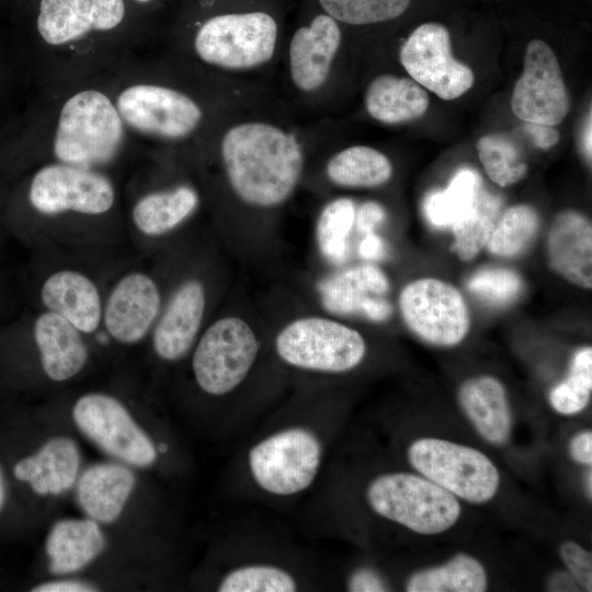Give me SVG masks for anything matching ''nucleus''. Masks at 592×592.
Returning <instances> with one entry per match:
<instances>
[{"label":"nucleus","mask_w":592,"mask_h":592,"mask_svg":"<svg viewBox=\"0 0 592 592\" xmlns=\"http://www.w3.org/2000/svg\"><path fill=\"white\" fill-rule=\"evenodd\" d=\"M218 157L231 193L258 209L286 203L305 168L297 135L269 118H242L227 126L219 136Z\"/></svg>","instance_id":"obj_1"},{"label":"nucleus","mask_w":592,"mask_h":592,"mask_svg":"<svg viewBox=\"0 0 592 592\" xmlns=\"http://www.w3.org/2000/svg\"><path fill=\"white\" fill-rule=\"evenodd\" d=\"M282 33L276 0H219L192 36L196 58L226 72H248L274 58Z\"/></svg>","instance_id":"obj_2"},{"label":"nucleus","mask_w":592,"mask_h":592,"mask_svg":"<svg viewBox=\"0 0 592 592\" xmlns=\"http://www.w3.org/2000/svg\"><path fill=\"white\" fill-rule=\"evenodd\" d=\"M409 468L463 504L487 505L500 497L503 476L498 464L481 448L443 435L420 434L405 445Z\"/></svg>","instance_id":"obj_3"},{"label":"nucleus","mask_w":592,"mask_h":592,"mask_svg":"<svg viewBox=\"0 0 592 592\" xmlns=\"http://www.w3.org/2000/svg\"><path fill=\"white\" fill-rule=\"evenodd\" d=\"M363 496L374 515L420 536L447 534L464 515L458 499L411 469L372 477Z\"/></svg>","instance_id":"obj_4"},{"label":"nucleus","mask_w":592,"mask_h":592,"mask_svg":"<svg viewBox=\"0 0 592 592\" xmlns=\"http://www.w3.org/2000/svg\"><path fill=\"white\" fill-rule=\"evenodd\" d=\"M125 128L114 100L96 89L80 90L60 107L53 155L58 162L94 170L117 156Z\"/></svg>","instance_id":"obj_5"},{"label":"nucleus","mask_w":592,"mask_h":592,"mask_svg":"<svg viewBox=\"0 0 592 592\" xmlns=\"http://www.w3.org/2000/svg\"><path fill=\"white\" fill-rule=\"evenodd\" d=\"M322 458L321 437L309 426L291 425L254 443L247 463L261 490L275 497H292L314 483Z\"/></svg>","instance_id":"obj_6"},{"label":"nucleus","mask_w":592,"mask_h":592,"mask_svg":"<svg viewBox=\"0 0 592 592\" xmlns=\"http://www.w3.org/2000/svg\"><path fill=\"white\" fill-rule=\"evenodd\" d=\"M285 364L308 372L342 374L358 367L367 353L363 335L339 321L303 317L287 323L274 340Z\"/></svg>","instance_id":"obj_7"},{"label":"nucleus","mask_w":592,"mask_h":592,"mask_svg":"<svg viewBox=\"0 0 592 592\" xmlns=\"http://www.w3.org/2000/svg\"><path fill=\"white\" fill-rule=\"evenodd\" d=\"M114 103L125 127L162 141H182L197 133L205 119L202 104L175 87L136 82L126 86Z\"/></svg>","instance_id":"obj_8"},{"label":"nucleus","mask_w":592,"mask_h":592,"mask_svg":"<svg viewBox=\"0 0 592 592\" xmlns=\"http://www.w3.org/2000/svg\"><path fill=\"white\" fill-rule=\"evenodd\" d=\"M260 342L251 326L236 316L216 320L201 337L192 358L198 387L210 396L234 391L251 372Z\"/></svg>","instance_id":"obj_9"},{"label":"nucleus","mask_w":592,"mask_h":592,"mask_svg":"<svg viewBox=\"0 0 592 592\" xmlns=\"http://www.w3.org/2000/svg\"><path fill=\"white\" fill-rule=\"evenodd\" d=\"M399 308L409 330L434 346H456L469 331L470 318L462 293L439 278L407 284L399 295Z\"/></svg>","instance_id":"obj_10"},{"label":"nucleus","mask_w":592,"mask_h":592,"mask_svg":"<svg viewBox=\"0 0 592 592\" xmlns=\"http://www.w3.org/2000/svg\"><path fill=\"white\" fill-rule=\"evenodd\" d=\"M27 198L31 206L43 215L65 212L101 215L112 208L115 191L112 182L93 169L57 162L35 172Z\"/></svg>","instance_id":"obj_11"},{"label":"nucleus","mask_w":592,"mask_h":592,"mask_svg":"<svg viewBox=\"0 0 592 592\" xmlns=\"http://www.w3.org/2000/svg\"><path fill=\"white\" fill-rule=\"evenodd\" d=\"M72 417L79 430L111 456L137 467L157 460L155 444L115 398L84 395L77 400Z\"/></svg>","instance_id":"obj_12"},{"label":"nucleus","mask_w":592,"mask_h":592,"mask_svg":"<svg viewBox=\"0 0 592 592\" xmlns=\"http://www.w3.org/2000/svg\"><path fill=\"white\" fill-rule=\"evenodd\" d=\"M399 59L412 80L443 100H454L474 84L473 70L455 59L448 31L437 23L418 26L400 48Z\"/></svg>","instance_id":"obj_13"},{"label":"nucleus","mask_w":592,"mask_h":592,"mask_svg":"<svg viewBox=\"0 0 592 592\" xmlns=\"http://www.w3.org/2000/svg\"><path fill=\"white\" fill-rule=\"evenodd\" d=\"M570 101L553 49L540 39L526 47L522 76L511 98V109L526 123L556 126L569 112Z\"/></svg>","instance_id":"obj_14"},{"label":"nucleus","mask_w":592,"mask_h":592,"mask_svg":"<svg viewBox=\"0 0 592 592\" xmlns=\"http://www.w3.org/2000/svg\"><path fill=\"white\" fill-rule=\"evenodd\" d=\"M341 43V24L315 7L295 27L287 46L288 77L296 91L312 95L325 88Z\"/></svg>","instance_id":"obj_15"},{"label":"nucleus","mask_w":592,"mask_h":592,"mask_svg":"<svg viewBox=\"0 0 592 592\" xmlns=\"http://www.w3.org/2000/svg\"><path fill=\"white\" fill-rule=\"evenodd\" d=\"M323 308L335 315H361L382 322L391 314L390 304L383 298L389 291L385 273L372 264L346 269L318 283Z\"/></svg>","instance_id":"obj_16"},{"label":"nucleus","mask_w":592,"mask_h":592,"mask_svg":"<svg viewBox=\"0 0 592 592\" xmlns=\"http://www.w3.org/2000/svg\"><path fill=\"white\" fill-rule=\"evenodd\" d=\"M456 399L465 420L486 444L503 448L511 443L514 414L499 378L488 374L471 376L458 386Z\"/></svg>","instance_id":"obj_17"},{"label":"nucleus","mask_w":592,"mask_h":592,"mask_svg":"<svg viewBox=\"0 0 592 592\" xmlns=\"http://www.w3.org/2000/svg\"><path fill=\"white\" fill-rule=\"evenodd\" d=\"M160 305V292L152 278L143 273L128 274L109 296L104 310L106 330L121 343H136L151 328Z\"/></svg>","instance_id":"obj_18"},{"label":"nucleus","mask_w":592,"mask_h":592,"mask_svg":"<svg viewBox=\"0 0 592 592\" xmlns=\"http://www.w3.org/2000/svg\"><path fill=\"white\" fill-rule=\"evenodd\" d=\"M205 307V288L200 281L190 280L179 286L153 331L152 344L160 358L177 361L186 354L201 328Z\"/></svg>","instance_id":"obj_19"},{"label":"nucleus","mask_w":592,"mask_h":592,"mask_svg":"<svg viewBox=\"0 0 592 592\" xmlns=\"http://www.w3.org/2000/svg\"><path fill=\"white\" fill-rule=\"evenodd\" d=\"M547 257L550 267L582 288L592 286V226L579 212L558 214L548 231Z\"/></svg>","instance_id":"obj_20"},{"label":"nucleus","mask_w":592,"mask_h":592,"mask_svg":"<svg viewBox=\"0 0 592 592\" xmlns=\"http://www.w3.org/2000/svg\"><path fill=\"white\" fill-rule=\"evenodd\" d=\"M34 341L45 374L55 382L76 376L88 358L86 344L73 327L61 316L46 311L34 323Z\"/></svg>","instance_id":"obj_21"},{"label":"nucleus","mask_w":592,"mask_h":592,"mask_svg":"<svg viewBox=\"0 0 592 592\" xmlns=\"http://www.w3.org/2000/svg\"><path fill=\"white\" fill-rule=\"evenodd\" d=\"M79 466L76 443L69 437H54L34 455L20 459L13 475L27 482L37 494H60L75 485Z\"/></svg>","instance_id":"obj_22"},{"label":"nucleus","mask_w":592,"mask_h":592,"mask_svg":"<svg viewBox=\"0 0 592 592\" xmlns=\"http://www.w3.org/2000/svg\"><path fill=\"white\" fill-rule=\"evenodd\" d=\"M43 304L69 321L79 331L91 333L101 320V300L96 286L86 275L62 270L52 274L41 289Z\"/></svg>","instance_id":"obj_23"},{"label":"nucleus","mask_w":592,"mask_h":592,"mask_svg":"<svg viewBox=\"0 0 592 592\" xmlns=\"http://www.w3.org/2000/svg\"><path fill=\"white\" fill-rule=\"evenodd\" d=\"M133 471L118 464L103 463L87 468L77 483V500L89 519L114 522L135 487Z\"/></svg>","instance_id":"obj_24"},{"label":"nucleus","mask_w":592,"mask_h":592,"mask_svg":"<svg viewBox=\"0 0 592 592\" xmlns=\"http://www.w3.org/2000/svg\"><path fill=\"white\" fill-rule=\"evenodd\" d=\"M103 547L104 536L94 520H61L52 527L45 544L49 571L54 574L79 571Z\"/></svg>","instance_id":"obj_25"},{"label":"nucleus","mask_w":592,"mask_h":592,"mask_svg":"<svg viewBox=\"0 0 592 592\" xmlns=\"http://www.w3.org/2000/svg\"><path fill=\"white\" fill-rule=\"evenodd\" d=\"M364 101L367 113L384 124L413 121L429 107V95L419 83L386 73L369 82Z\"/></svg>","instance_id":"obj_26"},{"label":"nucleus","mask_w":592,"mask_h":592,"mask_svg":"<svg viewBox=\"0 0 592 592\" xmlns=\"http://www.w3.org/2000/svg\"><path fill=\"white\" fill-rule=\"evenodd\" d=\"M490 577L483 561L469 553L412 571L403 583L407 592H483Z\"/></svg>","instance_id":"obj_27"},{"label":"nucleus","mask_w":592,"mask_h":592,"mask_svg":"<svg viewBox=\"0 0 592 592\" xmlns=\"http://www.w3.org/2000/svg\"><path fill=\"white\" fill-rule=\"evenodd\" d=\"M196 190L182 184L148 193L134 205L132 218L137 229L147 236H160L181 225L196 209Z\"/></svg>","instance_id":"obj_28"},{"label":"nucleus","mask_w":592,"mask_h":592,"mask_svg":"<svg viewBox=\"0 0 592 592\" xmlns=\"http://www.w3.org/2000/svg\"><path fill=\"white\" fill-rule=\"evenodd\" d=\"M326 174L338 186L376 187L389 181L392 164L382 151L369 146L354 145L330 157Z\"/></svg>","instance_id":"obj_29"},{"label":"nucleus","mask_w":592,"mask_h":592,"mask_svg":"<svg viewBox=\"0 0 592 592\" xmlns=\"http://www.w3.org/2000/svg\"><path fill=\"white\" fill-rule=\"evenodd\" d=\"M36 26L49 46L73 44L93 31L92 0H41Z\"/></svg>","instance_id":"obj_30"},{"label":"nucleus","mask_w":592,"mask_h":592,"mask_svg":"<svg viewBox=\"0 0 592 592\" xmlns=\"http://www.w3.org/2000/svg\"><path fill=\"white\" fill-rule=\"evenodd\" d=\"M501 208V197L481 186L470 207L451 226L454 250L463 261L474 259L487 244Z\"/></svg>","instance_id":"obj_31"},{"label":"nucleus","mask_w":592,"mask_h":592,"mask_svg":"<svg viewBox=\"0 0 592 592\" xmlns=\"http://www.w3.org/2000/svg\"><path fill=\"white\" fill-rule=\"evenodd\" d=\"M592 397V348L578 349L571 356L566 376L554 385L547 396L550 409L570 418L587 410Z\"/></svg>","instance_id":"obj_32"},{"label":"nucleus","mask_w":592,"mask_h":592,"mask_svg":"<svg viewBox=\"0 0 592 592\" xmlns=\"http://www.w3.org/2000/svg\"><path fill=\"white\" fill-rule=\"evenodd\" d=\"M481 186L477 171L458 170L445 190L426 196L423 210L428 220L439 228L451 227L470 207Z\"/></svg>","instance_id":"obj_33"},{"label":"nucleus","mask_w":592,"mask_h":592,"mask_svg":"<svg viewBox=\"0 0 592 592\" xmlns=\"http://www.w3.org/2000/svg\"><path fill=\"white\" fill-rule=\"evenodd\" d=\"M538 227L539 217L532 206H511L501 213L486 246L498 257L517 255L533 241Z\"/></svg>","instance_id":"obj_34"},{"label":"nucleus","mask_w":592,"mask_h":592,"mask_svg":"<svg viewBox=\"0 0 592 592\" xmlns=\"http://www.w3.org/2000/svg\"><path fill=\"white\" fill-rule=\"evenodd\" d=\"M355 205L348 197L329 202L317 221V242L323 258L341 264L348 257V237L354 226Z\"/></svg>","instance_id":"obj_35"},{"label":"nucleus","mask_w":592,"mask_h":592,"mask_svg":"<svg viewBox=\"0 0 592 592\" xmlns=\"http://www.w3.org/2000/svg\"><path fill=\"white\" fill-rule=\"evenodd\" d=\"M219 592H294L298 590L295 576L284 567L259 562L236 567L218 584Z\"/></svg>","instance_id":"obj_36"},{"label":"nucleus","mask_w":592,"mask_h":592,"mask_svg":"<svg viewBox=\"0 0 592 592\" xmlns=\"http://www.w3.org/2000/svg\"><path fill=\"white\" fill-rule=\"evenodd\" d=\"M411 0H314V5L340 24L362 26L400 16Z\"/></svg>","instance_id":"obj_37"},{"label":"nucleus","mask_w":592,"mask_h":592,"mask_svg":"<svg viewBox=\"0 0 592 592\" xmlns=\"http://www.w3.org/2000/svg\"><path fill=\"white\" fill-rule=\"evenodd\" d=\"M479 160L491 181L505 187L524 178L527 166L517 147L505 136L486 135L477 143Z\"/></svg>","instance_id":"obj_38"},{"label":"nucleus","mask_w":592,"mask_h":592,"mask_svg":"<svg viewBox=\"0 0 592 592\" xmlns=\"http://www.w3.org/2000/svg\"><path fill=\"white\" fill-rule=\"evenodd\" d=\"M521 288L522 282L517 273L502 267L481 269L467 282V289L471 294L494 306L512 303Z\"/></svg>","instance_id":"obj_39"},{"label":"nucleus","mask_w":592,"mask_h":592,"mask_svg":"<svg viewBox=\"0 0 592 592\" xmlns=\"http://www.w3.org/2000/svg\"><path fill=\"white\" fill-rule=\"evenodd\" d=\"M558 557L566 572L583 591H592V555L574 539H562L557 545Z\"/></svg>","instance_id":"obj_40"},{"label":"nucleus","mask_w":592,"mask_h":592,"mask_svg":"<svg viewBox=\"0 0 592 592\" xmlns=\"http://www.w3.org/2000/svg\"><path fill=\"white\" fill-rule=\"evenodd\" d=\"M124 15V0H92V23L95 32L114 30L122 23Z\"/></svg>","instance_id":"obj_41"},{"label":"nucleus","mask_w":592,"mask_h":592,"mask_svg":"<svg viewBox=\"0 0 592 592\" xmlns=\"http://www.w3.org/2000/svg\"><path fill=\"white\" fill-rule=\"evenodd\" d=\"M346 590L351 592H383L389 591L387 580L375 569L361 567L350 573L346 579Z\"/></svg>","instance_id":"obj_42"},{"label":"nucleus","mask_w":592,"mask_h":592,"mask_svg":"<svg viewBox=\"0 0 592 592\" xmlns=\"http://www.w3.org/2000/svg\"><path fill=\"white\" fill-rule=\"evenodd\" d=\"M567 455L578 466L583 468L592 467L591 429H581L571 435L567 443Z\"/></svg>","instance_id":"obj_43"},{"label":"nucleus","mask_w":592,"mask_h":592,"mask_svg":"<svg viewBox=\"0 0 592 592\" xmlns=\"http://www.w3.org/2000/svg\"><path fill=\"white\" fill-rule=\"evenodd\" d=\"M385 218L386 212L384 207L376 202L369 201L356 208L354 224L361 232L366 235L374 232L384 223Z\"/></svg>","instance_id":"obj_44"},{"label":"nucleus","mask_w":592,"mask_h":592,"mask_svg":"<svg viewBox=\"0 0 592 592\" xmlns=\"http://www.w3.org/2000/svg\"><path fill=\"white\" fill-rule=\"evenodd\" d=\"M524 130L533 140L534 145L540 149H548L557 144L559 140V132L554 126L526 123Z\"/></svg>","instance_id":"obj_45"},{"label":"nucleus","mask_w":592,"mask_h":592,"mask_svg":"<svg viewBox=\"0 0 592 592\" xmlns=\"http://www.w3.org/2000/svg\"><path fill=\"white\" fill-rule=\"evenodd\" d=\"M96 589L82 581L61 580L42 583L32 589V592H91Z\"/></svg>","instance_id":"obj_46"},{"label":"nucleus","mask_w":592,"mask_h":592,"mask_svg":"<svg viewBox=\"0 0 592 592\" xmlns=\"http://www.w3.org/2000/svg\"><path fill=\"white\" fill-rule=\"evenodd\" d=\"M358 253L368 261L382 260L386 253L385 243L375 232L366 234L360 243Z\"/></svg>","instance_id":"obj_47"},{"label":"nucleus","mask_w":592,"mask_h":592,"mask_svg":"<svg viewBox=\"0 0 592 592\" xmlns=\"http://www.w3.org/2000/svg\"><path fill=\"white\" fill-rule=\"evenodd\" d=\"M591 112L589 113V117L587 121V124L584 126L583 133H582V149L585 155V157L591 161Z\"/></svg>","instance_id":"obj_48"},{"label":"nucleus","mask_w":592,"mask_h":592,"mask_svg":"<svg viewBox=\"0 0 592 592\" xmlns=\"http://www.w3.org/2000/svg\"><path fill=\"white\" fill-rule=\"evenodd\" d=\"M582 489L585 498L591 501L592 499V467L584 468V475L582 477Z\"/></svg>","instance_id":"obj_49"},{"label":"nucleus","mask_w":592,"mask_h":592,"mask_svg":"<svg viewBox=\"0 0 592 592\" xmlns=\"http://www.w3.org/2000/svg\"><path fill=\"white\" fill-rule=\"evenodd\" d=\"M5 498H7V486H5V480H4L2 470L0 468V511L4 506Z\"/></svg>","instance_id":"obj_50"},{"label":"nucleus","mask_w":592,"mask_h":592,"mask_svg":"<svg viewBox=\"0 0 592 592\" xmlns=\"http://www.w3.org/2000/svg\"><path fill=\"white\" fill-rule=\"evenodd\" d=\"M136 1H138L140 3H146V2H149L150 0H136Z\"/></svg>","instance_id":"obj_51"}]
</instances>
